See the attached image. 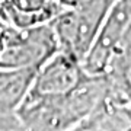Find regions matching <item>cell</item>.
Segmentation results:
<instances>
[{"label":"cell","instance_id":"cell-6","mask_svg":"<svg viewBox=\"0 0 131 131\" xmlns=\"http://www.w3.org/2000/svg\"><path fill=\"white\" fill-rule=\"evenodd\" d=\"M39 67L0 69V112L15 114L32 84Z\"/></svg>","mask_w":131,"mask_h":131},{"label":"cell","instance_id":"cell-7","mask_svg":"<svg viewBox=\"0 0 131 131\" xmlns=\"http://www.w3.org/2000/svg\"><path fill=\"white\" fill-rule=\"evenodd\" d=\"M61 5L64 6V7H74V6L80 5L82 2H84V0H60Z\"/></svg>","mask_w":131,"mask_h":131},{"label":"cell","instance_id":"cell-5","mask_svg":"<svg viewBox=\"0 0 131 131\" xmlns=\"http://www.w3.org/2000/svg\"><path fill=\"white\" fill-rule=\"evenodd\" d=\"M64 9L60 0H0L2 16L20 29L50 24Z\"/></svg>","mask_w":131,"mask_h":131},{"label":"cell","instance_id":"cell-4","mask_svg":"<svg viewBox=\"0 0 131 131\" xmlns=\"http://www.w3.org/2000/svg\"><path fill=\"white\" fill-rule=\"evenodd\" d=\"M86 74L82 61L58 50L41 64L26 95L41 98L64 93L79 84Z\"/></svg>","mask_w":131,"mask_h":131},{"label":"cell","instance_id":"cell-1","mask_svg":"<svg viewBox=\"0 0 131 131\" xmlns=\"http://www.w3.org/2000/svg\"><path fill=\"white\" fill-rule=\"evenodd\" d=\"M106 93V76L86 74L64 93L41 98L26 95L16 115L25 131H71L98 109Z\"/></svg>","mask_w":131,"mask_h":131},{"label":"cell","instance_id":"cell-3","mask_svg":"<svg viewBox=\"0 0 131 131\" xmlns=\"http://www.w3.org/2000/svg\"><path fill=\"white\" fill-rule=\"evenodd\" d=\"M131 22V0H118L109 10L92 47L82 60L83 70L90 76H105L118 44Z\"/></svg>","mask_w":131,"mask_h":131},{"label":"cell","instance_id":"cell-2","mask_svg":"<svg viewBox=\"0 0 131 131\" xmlns=\"http://www.w3.org/2000/svg\"><path fill=\"white\" fill-rule=\"evenodd\" d=\"M58 50L51 22L26 29L0 24V69L41 67Z\"/></svg>","mask_w":131,"mask_h":131}]
</instances>
